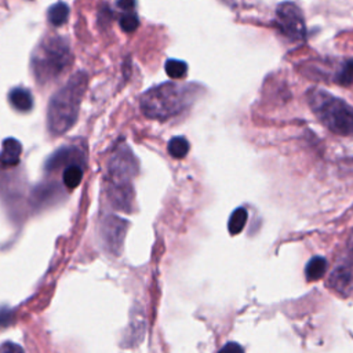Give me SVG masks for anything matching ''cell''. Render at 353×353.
I'll list each match as a JSON object with an SVG mask.
<instances>
[{"label": "cell", "mask_w": 353, "mask_h": 353, "mask_svg": "<svg viewBox=\"0 0 353 353\" xmlns=\"http://www.w3.org/2000/svg\"><path fill=\"white\" fill-rule=\"evenodd\" d=\"M87 87V74L76 73L61 90H58L48 103V130L54 135L66 132L76 121L81 98Z\"/></svg>", "instance_id": "1"}, {"label": "cell", "mask_w": 353, "mask_h": 353, "mask_svg": "<svg viewBox=\"0 0 353 353\" xmlns=\"http://www.w3.org/2000/svg\"><path fill=\"white\" fill-rule=\"evenodd\" d=\"M193 85L163 83L142 94L139 106L145 116L165 120L185 110L193 101Z\"/></svg>", "instance_id": "2"}, {"label": "cell", "mask_w": 353, "mask_h": 353, "mask_svg": "<svg viewBox=\"0 0 353 353\" xmlns=\"http://www.w3.org/2000/svg\"><path fill=\"white\" fill-rule=\"evenodd\" d=\"M307 103L314 116L331 132L353 137V108L343 99L321 88L307 91Z\"/></svg>", "instance_id": "3"}, {"label": "cell", "mask_w": 353, "mask_h": 353, "mask_svg": "<svg viewBox=\"0 0 353 353\" xmlns=\"http://www.w3.org/2000/svg\"><path fill=\"white\" fill-rule=\"evenodd\" d=\"M72 55L68 41L58 36L46 37L32 55V69L37 83H47L58 77L70 63Z\"/></svg>", "instance_id": "4"}, {"label": "cell", "mask_w": 353, "mask_h": 353, "mask_svg": "<svg viewBox=\"0 0 353 353\" xmlns=\"http://www.w3.org/2000/svg\"><path fill=\"white\" fill-rule=\"evenodd\" d=\"M276 26L290 40L299 41L306 36L305 18L295 3H280L276 8Z\"/></svg>", "instance_id": "5"}, {"label": "cell", "mask_w": 353, "mask_h": 353, "mask_svg": "<svg viewBox=\"0 0 353 353\" xmlns=\"http://www.w3.org/2000/svg\"><path fill=\"white\" fill-rule=\"evenodd\" d=\"M328 284L342 295H349L353 291V230L349 236L345 255L331 272Z\"/></svg>", "instance_id": "6"}, {"label": "cell", "mask_w": 353, "mask_h": 353, "mask_svg": "<svg viewBox=\"0 0 353 353\" xmlns=\"http://www.w3.org/2000/svg\"><path fill=\"white\" fill-rule=\"evenodd\" d=\"M22 153V146L15 138H7L3 141V148L0 152V168L15 167L19 163Z\"/></svg>", "instance_id": "7"}, {"label": "cell", "mask_w": 353, "mask_h": 353, "mask_svg": "<svg viewBox=\"0 0 353 353\" xmlns=\"http://www.w3.org/2000/svg\"><path fill=\"white\" fill-rule=\"evenodd\" d=\"M8 101L19 112H28L33 108L32 92L23 87H14L8 92Z\"/></svg>", "instance_id": "8"}, {"label": "cell", "mask_w": 353, "mask_h": 353, "mask_svg": "<svg viewBox=\"0 0 353 353\" xmlns=\"http://www.w3.org/2000/svg\"><path fill=\"white\" fill-rule=\"evenodd\" d=\"M328 263L323 256H313L305 266V276L307 281H316L321 279L327 272Z\"/></svg>", "instance_id": "9"}, {"label": "cell", "mask_w": 353, "mask_h": 353, "mask_svg": "<svg viewBox=\"0 0 353 353\" xmlns=\"http://www.w3.org/2000/svg\"><path fill=\"white\" fill-rule=\"evenodd\" d=\"M47 17H48V21L51 22V25H54V26L63 25L69 18L68 4L62 3V1L52 4L47 11Z\"/></svg>", "instance_id": "10"}, {"label": "cell", "mask_w": 353, "mask_h": 353, "mask_svg": "<svg viewBox=\"0 0 353 353\" xmlns=\"http://www.w3.org/2000/svg\"><path fill=\"white\" fill-rule=\"evenodd\" d=\"M247 219H248V212H247V210H245L244 207L236 208V210L232 212V215H230V218H229V222H228V230H229V233H230L232 236L239 234V233L243 230V228L245 226Z\"/></svg>", "instance_id": "11"}, {"label": "cell", "mask_w": 353, "mask_h": 353, "mask_svg": "<svg viewBox=\"0 0 353 353\" xmlns=\"http://www.w3.org/2000/svg\"><path fill=\"white\" fill-rule=\"evenodd\" d=\"M62 179H63V185L68 188V189H74L80 185L81 179H83V170L80 165H76V164H72V165H68L65 170H63V174H62Z\"/></svg>", "instance_id": "12"}, {"label": "cell", "mask_w": 353, "mask_h": 353, "mask_svg": "<svg viewBox=\"0 0 353 353\" xmlns=\"http://www.w3.org/2000/svg\"><path fill=\"white\" fill-rule=\"evenodd\" d=\"M167 149H168V153L172 157L183 159L188 154V152L190 149V145H189V141L185 137H174L168 142Z\"/></svg>", "instance_id": "13"}, {"label": "cell", "mask_w": 353, "mask_h": 353, "mask_svg": "<svg viewBox=\"0 0 353 353\" xmlns=\"http://www.w3.org/2000/svg\"><path fill=\"white\" fill-rule=\"evenodd\" d=\"M165 73L171 79H183L188 73V63L179 59H167L165 62Z\"/></svg>", "instance_id": "14"}, {"label": "cell", "mask_w": 353, "mask_h": 353, "mask_svg": "<svg viewBox=\"0 0 353 353\" xmlns=\"http://www.w3.org/2000/svg\"><path fill=\"white\" fill-rule=\"evenodd\" d=\"M125 12L120 17V28L124 30V32H127V33H131V32H134L137 28H138V25H139V19H138V17H137V14L134 12V11H131V10H124Z\"/></svg>", "instance_id": "15"}, {"label": "cell", "mask_w": 353, "mask_h": 353, "mask_svg": "<svg viewBox=\"0 0 353 353\" xmlns=\"http://www.w3.org/2000/svg\"><path fill=\"white\" fill-rule=\"evenodd\" d=\"M335 79H336V83H339L342 85H349L353 81V59L346 61L342 65V68Z\"/></svg>", "instance_id": "16"}, {"label": "cell", "mask_w": 353, "mask_h": 353, "mask_svg": "<svg viewBox=\"0 0 353 353\" xmlns=\"http://www.w3.org/2000/svg\"><path fill=\"white\" fill-rule=\"evenodd\" d=\"M0 353H25L23 349L14 342H4L0 345Z\"/></svg>", "instance_id": "17"}, {"label": "cell", "mask_w": 353, "mask_h": 353, "mask_svg": "<svg viewBox=\"0 0 353 353\" xmlns=\"http://www.w3.org/2000/svg\"><path fill=\"white\" fill-rule=\"evenodd\" d=\"M218 353H244V350H243V347L239 343L229 342Z\"/></svg>", "instance_id": "18"}, {"label": "cell", "mask_w": 353, "mask_h": 353, "mask_svg": "<svg viewBox=\"0 0 353 353\" xmlns=\"http://www.w3.org/2000/svg\"><path fill=\"white\" fill-rule=\"evenodd\" d=\"M117 6L128 10V8H132V7L135 6V3H134V1H119V3H117Z\"/></svg>", "instance_id": "19"}]
</instances>
